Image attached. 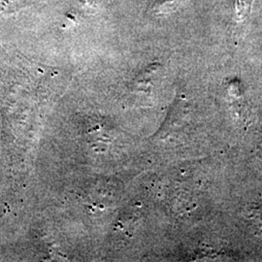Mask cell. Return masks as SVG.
Instances as JSON below:
<instances>
[{"mask_svg": "<svg viewBox=\"0 0 262 262\" xmlns=\"http://www.w3.org/2000/svg\"><path fill=\"white\" fill-rule=\"evenodd\" d=\"M253 0H236V12L240 19L246 18L249 14Z\"/></svg>", "mask_w": 262, "mask_h": 262, "instance_id": "obj_3", "label": "cell"}, {"mask_svg": "<svg viewBox=\"0 0 262 262\" xmlns=\"http://www.w3.org/2000/svg\"><path fill=\"white\" fill-rule=\"evenodd\" d=\"M28 0H0V15H10L24 8Z\"/></svg>", "mask_w": 262, "mask_h": 262, "instance_id": "obj_2", "label": "cell"}, {"mask_svg": "<svg viewBox=\"0 0 262 262\" xmlns=\"http://www.w3.org/2000/svg\"><path fill=\"white\" fill-rule=\"evenodd\" d=\"M111 0H74V8L83 17L99 14L108 7Z\"/></svg>", "mask_w": 262, "mask_h": 262, "instance_id": "obj_1", "label": "cell"}]
</instances>
